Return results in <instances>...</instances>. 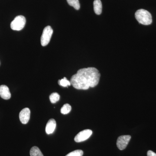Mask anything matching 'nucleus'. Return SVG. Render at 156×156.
Returning a JSON list of instances; mask_svg holds the SVG:
<instances>
[{
	"label": "nucleus",
	"mask_w": 156,
	"mask_h": 156,
	"mask_svg": "<svg viewBox=\"0 0 156 156\" xmlns=\"http://www.w3.org/2000/svg\"><path fill=\"white\" fill-rule=\"evenodd\" d=\"M30 156H44L40 149L36 146L31 148L30 151Z\"/></svg>",
	"instance_id": "nucleus-11"
},
{
	"label": "nucleus",
	"mask_w": 156,
	"mask_h": 156,
	"mask_svg": "<svg viewBox=\"0 0 156 156\" xmlns=\"http://www.w3.org/2000/svg\"><path fill=\"white\" fill-rule=\"evenodd\" d=\"M60 98V96L58 93L54 92L51 94L50 96V99L51 103L54 104L58 101Z\"/></svg>",
	"instance_id": "nucleus-14"
},
{
	"label": "nucleus",
	"mask_w": 156,
	"mask_h": 156,
	"mask_svg": "<svg viewBox=\"0 0 156 156\" xmlns=\"http://www.w3.org/2000/svg\"><path fill=\"white\" fill-rule=\"evenodd\" d=\"M83 151L81 150H77L69 153L66 156H83Z\"/></svg>",
	"instance_id": "nucleus-16"
},
{
	"label": "nucleus",
	"mask_w": 156,
	"mask_h": 156,
	"mask_svg": "<svg viewBox=\"0 0 156 156\" xmlns=\"http://www.w3.org/2000/svg\"><path fill=\"white\" fill-rule=\"evenodd\" d=\"M53 33V30L50 26L45 27L43 30L41 37V44L43 47L48 44Z\"/></svg>",
	"instance_id": "nucleus-4"
},
{
	"label": "nucleus",
	"mask_w": 156,
	"mask_h": 156,
	"mask_svg": "<svg viewBox=\"0 0 156 156\" xmlns=\"http://www.w3.org/2000/svg\"><path fill=\"white\" fill-rule=\"evenodd\" d=\"M67 3L70 6H72L76 10H78L80 9V2L79 0H66Z\"/></svg>",
	"instance_id": "nucleus-12"
},
{
	"label": "nucleus",
	"mask_w": 156,
	"mask_h": 156,
	"mask_svg": "<svg viewBox=\"0 0 156 156\" xmlns=\"http://www.w3.org/2000/svg\"><path fill=\"white\" fill-rule=\"evenodd\" d=\"M56 127V121L54 119H50L48 121L46 127V133L48 134H52L55 131Z\"/></svg>",
	"instance_id": "nucleus-9"
},
{
	"label": "nucleus",
	"mask_w": 156,
	"mask_h": 156,
	"mask_svg": "<svg viewBox=\"0 0 156 156\" xmlns=\"http://www.w3.org/2000/svg\"><path fill=\"white\" fill-rule=\"evenodd\" d=\"M147 156H156V154L154 152L151 151H148L147 153Z\"/></svg>",
	"instance_id": "nucleus-17"
},
{
	"label": "nucleus",
	"mask_w": 156,
	"mask_h": 156,
	"mask_svg": "<svg viewBox=\"0 0 156 156\" xmlns=\"http://www.w3.org/2000/svg\"><path fill=\"white\" fill-rule=\"evenodd\" d=\"M94 10L95 14L100 15L102 12V3L100 0H95L93 2Z\"/></svg>",
	"instance_id": "nucleus-10"
},
{
	"label": "nucleus",
	"mask_w": 156,
	"mask_h": 156,
	"mask_svg": "<svg viewBox=\"0 0 156 156\" xmlns=\"http://www.w3.org/2000/svg\"><path fill=\"white\" fill-rule=\"evenodd\" d=\"M71 106L68 104H66L61 109V113L62 114L66 115L69 113L71 110Z\"/></svg>",
	"instance_id": "nucleus-13"
},
{
	"label": "nucleus",
	"mask_w": 156,
	"mask_h": 156,
	"mask_svg": "<svg viewBox=\"0 0 156 156\" xmlns=\"http://www.w3.org/2000/svg\"><path fill=\"white\" fill-rule=\"evenodd\" d=\"M58 85H60L62 87H68L71 85L70 81L68 80L66 78V77H64L63 79L59 80L58 81Z\"/></svg>",
	"instance_id": "nucleus-15"
},
{
	"label": "nucleus",
	"mask_w": 156,
	"mask_h": 156,
	"mask_svg": "<svg viewBox=\"0 0 156 156\" xmlns=\"http://www.w3.org/2000/svg\"><path fill=\"white\" fill-rule=\"evenodd\" d=\"M26 20L25 17L22 15H19L15 17L14 20L11 22V27L13 30L19 31L24 28Z\"/></svg>",
	"instance_id": "nucleus-3"
},
{
	"label": "nucleus",
	"mask_w": 156,
	"mask_h": 156,
	"mask_svg": "<svg viewBox=\"0 0 156 156\" xmlns=\"http://www.w3.org/2000/svg\"><path fill=\"white\" fill-rule=\"evenodd\" d=\"M131 136L130 135H122L118 137L117 141V146L120 150H123L127 147L129 143Z\"/></svg>",
	"instance_id": "nucleus-5"
},
{
	"label": "nucleus",
	"mask_w": 156,
	"mask_h": 156,
	"mask_svg": "<svg viewBox=\"0 0 156 156\" xmlns=\"http://www.w3.org/2000/svg\"><path fill=\"white\" fill-rule=\"evenodd\" d=\"M100 76V73L95 68L81 69L72 76L70 81L75 89L87 90L90 87L93 88L98 85Z\"/></svg>",
	"instance_id": "nucleus-1"
},
{
	"label": "nucleus",
	"mask_w": 156,
	"mask_h": 156,
	"mask_svg": "<svg viewBox=\"0 0 156 156\" xmlns=\"http://www.w3.org/2000/svg\"><path fill=\"white\" fill-rule=\"evenodd\" d=\"M0 96L5 100H8L11 98V92L9 87L5 85L0 86Z\"/></svg>",
	"instance_id": "nucleus-8"
},
{
	"label": "nucleus",
	"mask_w": 156,
	"mask_h": 156,
	"mask_svg": "<svg viewBox=\"0 0 156 156\" xmlns=\"http://www.w3.org/2000/svg\"><path fill=\"white\" fill-rule=\"evenodd\" d=\"M135 17L139 23L143 25H150L152 22L151 14L144 9H139L136 11Z\"/></svg>",
	"instance_id": "nucleus-2"
},
{
	"label": "nucleus",
	"mask_w": 156,
	"mask_h": 156,
	"mask_svg": "<svg viewBox=\"0 0 156 156\" xmlns=\"http://www.w3.org/2000/svg\"><path fill=\"white\" fill-rule=\"evenodd\" d=\"M30 111L28 108L23 109L20 113L19 118L21 122L26 124L28 122L30 119Z\"/></svg>",
	"instance_id": "nucleus-7"
},
{
	"label": "nucleus",
	"mask_w": 156,
	"mask_h": 156,
	"mask_svg": "<svg viewBox=\"0 0 156 156\" xmlns=\"http://www.w3.org/2000/svg\"><path fill=\"white\" fill-rule=\"evenodd\" d=\"M92 134V130L89 129L81 131L76 135L74 138L76 142H81L87 140L90 137Z\"/></svg>",
	"instance_id": "nucleus-6"
}]
</instances>
